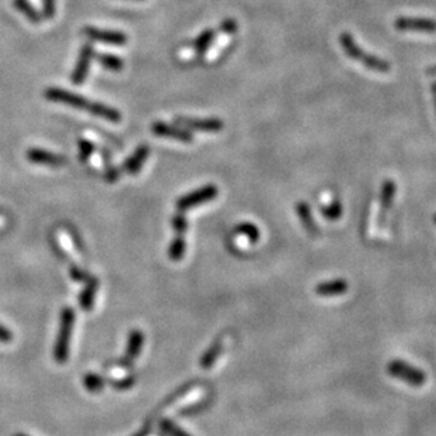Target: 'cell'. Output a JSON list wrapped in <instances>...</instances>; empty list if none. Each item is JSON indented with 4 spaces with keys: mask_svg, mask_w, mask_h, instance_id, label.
<instances>
[{
    "mask_svg": "<svg viewBox=\"0 0 436 436\" xmlns=\"http://www.w3.org/2000/svg\"><path fill=\"white\" fill-rule=\"evenodd\" d=\"M339 43H340L342 50L345 51V54L349 58L363 64L367 69H372L374 72H380V74H387V72L391 71V64L387 60L376 57L373 54H369L361 47H358L350 33H347V31L342 33L339 35Z\"/></svg>",
    "mask_w": 436,
    "mask_h": 436,
    "instance_id": "cell-1",
    "label": "cell"
},
{
    "mask_svg": "<svg viewBox=\"0 0 436 436\" xmlns=\"http://www.w3.org/2000/svg\"><path fill=\"white\" fill-rule=\"evenodd\" d=\"M75 323V312L72 308L65 307L61 311V319H60V331L58 336L54 345V358L60 365H64L69 356V343L72 331H74Z\"/></svg>",
    "mask_w": 436,
    "mask_h": 436,
    "instance_id": "cell-2",
    "label": "cell"
},
{
    "mask_svg": "<svg viewBox=\"0 0 436 436\" xmlns=\"http://www.w3.org/2000/svg\"><path fill=\"white\" fill-rule=\"evenodd\" d=\"M387 373L391 377L403 381L411 387H415V388H419L426 383V374L421 369L410 365V363H407V361L398 360V358L391 360L388 363Z\"/></svg>",
    "mask_w": 436,
    "mask_h": 436,
    "instance_id": "cell-3",
    "label": "cell"
},
{
    "mask_svg": "<svg viewBox=\"0 0 436 436\" xmlns=\"http://www.w3.org/2000/svg\"><path fill=\"white\" fill-rule=\"evenodd\" d=\"M217 195H219V190H217V187L213 184H208L184 197H181L175 205L179 212H185L192 208L212 202Z\"/></svg>",
    "mask_w": 436,
    "mask_h": 436,
    "instance_id": "cell-4",
    "label": "cell"
},
{
    "mask_svg": "<svg viewBox=\"0 0 436 436\" xmlns=\"http://www.w3.org/2000/svg\"><path fill=\"white\" fill-rule=\"evenodd\" d=\"M44 96L50 102L66 105V106L75 107V109H84V111L88 112V113L91 111V106H92V102H93V100H89V99L84 98L82 95L74 93V92L66 91V89L55 88V87H51V88L46 89Z\"/></svg>",
    "mask_w": 436,
    "mask_h": 436,
    "instance_id": "cell-5",
    "label": "cell"
},
{
    "mask_svg": "<svg viewBox=\"0 0 436 436\" xmlns=\"http://www.w3.org/2000/svg\"><path fill=\"white\" fill-rule=\"evenodd\" d=\"M175 125L184 127L190 131H206V133H217L225 129L224 120L219 118H187V116H176L174 119Z\"/></svg>",
    "mask_w": 436,
    "mask_h": 436,
    "instance_id": "cell-6",
    "label": "cell"
},
{
    "mask_svg": "<svg viewBox=\"0 0 436 436\" xmlns=\"http://www.w3.org/2000/svg\"><path fill=\"white\" fill-rule=\"evenodd\" d=\"M85 37H88L91 42L95 43H102L106 46H118L122 47L127 43V35L122 31H115V30H103L98 27H85L82 30Z\"/></svg>",
    "mask_w": 436,
    "mask_h": 436,
    "instance_id": "cell-7",
    "label": "cell"
},
{
    "mask_svg": "<svg viewBox=\"0 0 436 436\" xmlns=\"http://www.w3.org/2000/svg\"><path fill=\"white\" fill-rule=\"evenodd\" d=\"M394 27L399 31L435 34L436 33V20L429 19V17L399 16L394 20Z\"/></svg>",
    "mask_w": 436,
    "mask_h": 436,
    "instance_id": "cell-8",
    "label": "cell"
},
{
    "mask_svg": "<svg viewBox=\"0 0 436 436\" xmlns=\"http://www.w3.org/2000/svg\"><path fill=\"white\" fill-rule=\"evenodd\" d=\"M93 57H95V48H93V46L91 43H87L81 48L77 65H75L74 72H72V75H71L72 84L81 85V84L85 82V80H87V77L89 74V69H91V64H92Z\"/></svg>",
    "mask_w": 436,
    "mask_h": 436,
    "instance_id": "cell-9",
    "label": "cell"
},
{
    "mask_svg": "<svg viewBox=\"0 0 436 436\" xmlns=\"http://www.w3.org/2000/svg\"><path fill=\"white\" fill-rule=\"evenodd\" d=\"M152 131L157 137H164V138H171V140H178L181 143H192L194 141V134L192 131L181 127L178 125H170L165 122H154L152 126Z\"/></svg>",
    "mask_w": 436,
    "mask_h": 436,
    "instance_id": "cell-10",
    "label": "cell"
},
{
    "mask_svg": "<svg viewBox=\"0 0 436 436\" xmlns=\"http://www.w3.org/2000/svg\"><path fill=\"white\" fill-rule=\"evenodd\" d=\"M349 289V282L343 278H336L331 281H323L319 282L315 287V294L318 297L323 298H331V297H340L345 296Z\"/></svg>",
    "mask_w": 436,
    "mask_h": 436,
    "instance_id": "cell-11",
    "label": "cell"
},
{
    "mask_svg": "<svg viewBox=\"0 0 436 436\" xmlns=\"http://www.w3.org/2000/svg\"><path fill=\"white\" fill-rule=\"evenodd\" d=\"M26 157L30 163L50 165L54 168H60L66 163L65 157L55 154V153H51V152H47V150H43V149H30V150H27Z\"/></svg>",
    "mask_w": 436,
    "mask_h": 436,
    "instance_id": "cell-12",
    "label": "cell"
},
{
    "mask_svg": "<svg viewBox=\"0 0 436 436\" xmlns=\"http://www.w3.org/2000/svg\"><path fill=\"white\" fill-rule=\"evenodd\" d=\"M395 194H397V184L392 179H385L381 184V191H380V225L384 224L388 210L394 205Z\"/></svg>",
    "mask_w": 436,
    "mask_h": 436,
    "instance_id": "cell-13",
    "label": "cell"
},
{
    "mask_svg": "<svg viewBox=\"0 0 436 436\" xmlns=\"http://www.w3.org/2000/svg\"><path fill=\"white\" fill-rule=\"evenodd\" d=\"M150 156V147L147 144H141L136 149V152L125 161L122 170L130 175H134L137 172H140V170L143 168V164L147 161Z\"/></svg>",
    "mask_w": 436,
    "mask_h": 436,
    "instance_id": "cell-14",
    "label": "cell"
},
{
    "mask_svg": "<svg viewBox=\"0 0 436 436\" xmlns=\"http://www.w3.org/2000/svg\"><path fill=\"white\" fill-rule=\"evenodd\" d=\"M296 212H297V216L298 219L301 221V225L304 226V229L308 232V235L311 237H318L320 230L315 222V217L312 215V210H311V206L304 202V201H300L296 206Z\"/></svg>",
    "mask_w": 436,
    "mask_h": 436,
    "instance_id": "cell-15",
    "label": "cell"
},
{
    "mask_svg": "<svg viewBox=\"0 0 436 436\" xmlns=\"http://www.w3.org/2000/svg\"><path fill=\"white\" fill-rule=\"evenodd\" d=\"M144 343V335L141 331L134 329L129 334V340H127V347H126V353H125V365L129 366L131 363L137 358V356L141 352Z\"/></svg>",
    "mask_w": 436,
    "mask_h": 436,
    "instance_id": "cell-16",
    "label": "cell"
},
{
    "mask_svg": "<svg viewBox=\"0 0 436 436\" xmlns=\"http://www.w3.org/2000/svg\"><path fill=\"white\" fill-rule=\"evenodd\" d=\"M89 113L96 116V118L111 122V123H119L122 120V113L118 111V109H115L112 106H107V105L100 103V102H92Z\"/></svg>",
    "mask_w": 436,
    "mask_h": 436,
    "instance_id": "cell-17",
    "label": "cell"
},
{
    "mask_svg": "<svg viewBox=\"0 0 436 436\" xmlns=\"http://www.w3.org/2000/svg\"><path fill=\"white\" fill-rule=\"evenodd\" d=\"M224 352V343H222V338H217L206 350L205 353L201 356L199 365L203 370H209L215 366V363L219 358V356Z\"/></svg>",
    "mask_w": 436,
    "mask_h": 436,
    "instance_id": "cell-18",
    "label": "cell"
},
{
    "mask_svg": "<svg viewBox=\"0 0 436 436\" xmlns=\"http://www.w3.org/2000/svg\"><path fill=\"white\" fill-rule=\"evenodd\" d=\"M98 288H99V281L98 278L95 277H91L89 281L87 282V287L81 293L80 296V305L84 311H91L93 308V304H95V297H96V293H98Z\"/></svg>",
    "mask_w": 436,
    "mask_h": 436,
    "instance_id": "cell-19",
    "label": "cell"
},
{
    "mask_svg": "<svg viewBox=\"0 0 436 436\" xmlns=\"http://www.w3.org/2000/svg\"><path fill=\"white\" fill-rule=\"evenodd\" d=\"M233 232L236 235H239V236L246 237L251 244L257 243L260 240V237H262L260 229L254 224H251V222H240L239 225L235 226Z\"/></svg>",
    "mask_w": 436,
    "mask_h": 436,
    "instance_id": "cell-20",
    "label": "cell"
},
{
    "mask_svg": "<svg viewBox=\"0 0 436 436\" xmlns=\"http://www.w3.org/2000/svg\"><path fill=\"white\" fill-rule=\"evenodd\" d=\"M217 33H219L217 30L208 28V30H205L203 33H201L198 35V37L194 42V48H195L198 55H203L205 54V51L212 46V43L217 37Z\"/></svg>",
    "mask_w": 436,
    "mask_h": 436,
    "instance_id": "cell-21",
    "label": "cell"
},
{
    "mask_svg": "<svg viewBox=\"0 0 436 436\" xmlns=\"http://www.w3.org/2000/svg\"><path fill=\"white\" fill-rule=\"evenodd\" d=\"M187 250V242L183 235H176L168 247V257L172 262H181L184 259Z\"/></svg>",
    "mask_w": 436,
    "mask_h": 436,
    "instance_id": "cell-22",
    "label": "cell"
},
{
    "mask_svg": "<svg viewBox=\"0 0 436 436\" xmlns=\"http://www.w3.org/2000/svg\"><path fill=\"white\" fill-rule=\"evenodd\" d=\"M320 215L325 217L326 221H329V222L339 221L343 215V205L338 198H335V199H332V202L329 205H325L320 208Z\"/></svg>",
    "mask_w": 436,
    "mask_h": 436,
    "instance_id": "cell-23",
    "label": "cell"
},
{
    "mask_svg": "<svg viewBox=\"0 0 436 436\" xmlns=\"http://www.w3.org/2000/svg\"><path fill=\"white\" fill-rule=\"evenodd\" d=\"M15 6L16 9L23 13L31 23L34 24H39L42 21V15L37 12V9H35L28 0H15Z\"/></svg>",
    "mask_w": 436,
    "mask_h": 436,
    "instance_id": "cell-24",
    "label": "cell"
},
{
    "mask_svg": "<svg viewBox=\"0 0 436 436\" xmlns=\"http://www.w3.org/2000/svg\"><path fill=\"white\" fill-rule=\"evenodd\" d=\"M98 61L105 69L112 71V72H119L125 66V61L116 55H112V54L102 53L98 55Z\"/></svg>",
    "mask_w": 436,
    "mask_h": 436,
    "instance_id": "cell-25",
    "label": "cell"
},
{
    "mask_svg": "<svg viewBox=\"0 0 436 436\" xmlns=\"http://www.w3.org/2000/svg\"><path fill=\"white\" fill-rule=\"evenodd\" d=\"M160 426L161 429L168 435V436H192L191 433H188L187 430H184L181 426H178L174 421L164 418L160 421Z\"/></svg>",
    "mask_w": 436,
    "mask_h": 436,
    "instance_id": "cell-26",
    "label": "cell"
},
{
    "mask_svg": "<svg viewBox=\"0 0 436 436\" xmlns=\"http://www.w3.org/2000/svg\"><path fill=\"white\" fill-rule=\"evenodd\" d=\"M84 385L92 392H99L105 387V380L100 376L91 373L84 377Z\"/></svg>",
    "mask_w": 436,
    "mask_h": 436,
    "instance_id": "cell-27",
    "label": "cell"
},
{
    "mask_svg": "<svg viewBox=\"0 0 436 436\" xmlns=\"http://www.w3.org/2000/svg\"><path fill=\"white\" fill-rule=\"evenodd\" d=\"M78 149H80V158L82 163H87L93 152H95V144L92 141H89L88 138H80L78 141Z\"/></svg>",
    "mask_w": 436,
    "mask_h": 436,
    "instance_id": "cell-28",
    "label": "cell"
},
{
    "mask_svg": "<svg viewBox=\"0 0 436 436\" xmlns=\"http://www.w3.org/2000/svg\"><path fill=\"white\" fill-rule=\"evenodd\" d=\"M171 226L172 229L175 230L176 235H183L188 230V221L184 213H175L172 216V221H171Z\"/></svg>",
    "mask_w": 436,
    "mask_h": 436,
    "instance_id": "cell-29",
    "label": "cell"
},
{
    "mask_svg": "<svg viewBox=\"0 0 436 436\" xmlns=\"http://www.w3.org/2000/svg\"><path fill=\"white\" fill-rule=\"evenodd\" d=\"M105 158V179L107 183H116V181L120 178V171L112 165V163H109V157L107 154H103Z\"/></svg>",
    "mask_w": 436,
    "mask_h": 436,
    "instance_id": "cell-30",
    "label": "cell"
},
{
    "mask_svg": "<svg viewBox=\"0 0 436 436\" xmlns=\"http://www.w3.org/2000/svg\"><path fill=\"white\" fill-rule=\"evenodd\" d=\"M69 275H71V278L74 280V281H77V282H88L89 281V278L92 277V275H89L87 271H84L81 267H78V266H72L71 267V271H69Z\"/></svg>",
    "mask_w": 436,
    "mask_h": 436,
    "instance_id": "cell-31",
    "label": "cell"
},
{
    "mask_svg": "<svg viewBox=\"0 0 436 436\" xmlns=\"http://www.w3.org/2000/svg\"><path fill=\"white\" fill-rule=\"evenodd\" d=\"M239 28V24L235 19H225L221 26H219V33H225V34H235Z\"/></svg>",
    "mask_w": 436,
    "mask_h": 436,
    "instance_id": "cell-32",
    "label": "cell"
},
{
    "mask_svg": "<svg viewBox=\"0 0 436 436\" xmlns=\"http://www.w3.org/2000/svg\"><path fill=\"white\" fill-rule=\"evenodd\" d=\"M57 0H43V15L46 19H53L55 16Z\"/></svg>",
    "mask_w": 436,
    "mask_h": 436,
    "instance_id": "cell-33",
    "label": "cell"
},
{
    "mask_svg": "<svg viewBox=\"0 0 436 436\" xmlns=\"http://www.w3.org/2000/svg\"><path fill=\"white\" fill-rule=\"evenodd\" d=\"M136 383V377H126L118 381H113V387L118 390H127L130 387H133Z\"/></svg>",
    "mask_w": 436,
    "mask_h": 436,
    "instance_id": "cell-34",
    "label": "cell"
},
{
    "mask_svg": "<svg viewBox=\"0 0 436 436\" xmlns=\"http://www.w3.org/2000/svg\"><path fill=\"white\" fill-rule=\"evenodd\" d=\"M12 339H13L12 332L9 329H6L3 325H0V342L9 343V342H12Z\"/></svg>",
    "mask_w": 436,
    "mask_h": 436,
    "instance_id": "cell-35",
    "label": "cell"
},
{
    "mask_svg": "<svg viewBox=\"0 0 436 436\" xmlns=\"http://www.w3.org/2000/svg\"><path fill=\"white\" fill-rule=\"evenodd\" d=\"M425 74H426L428 77H436V64L428 66L426 71H425Z\"/></svg>",
    "mask_w": 436,
    "mask_h": 436,
    "instance_id": "cell-36",
    "label": "cell"
},
{
    "mask_svg": "<svg viewBox=\"0 0 436 436\" xmlns=\"http://www.w3.org/2000/svg\"><path fill=\"white\" fill-rule=\"evenodd\" d=\"M430 92H432V99H433L435 111H436V81H433V82H432V85H430Z\"/></svg>",
    "mask_w": 436,
    "mask_h": 436,
    "instance_id": "cell-37",
    "label": "cell"
},
{
    "mask_svg": "<svg viewBox=\"0 0 436 436\" xmlns=\"http://www.w3.org/2000/svg\"><path fill=\"white\" fill-rule=\"evenodd\" d=\"M149 432H150V428L147 426V428H143L141 430H138V432H137L136 435H133V436H147Z\"/></svg>",
    "mask_w": 436,
    "mask_h": 436,
    "instance_id": "cell-38",
    "label": "cell"
},
{
    "mask_svg": "<svg viewBox=\"0 0 436 436\" xmlns=\"http://www.w3.org/2000/svg\"><path fill=\"white\" fill-rule=\"evenodd\" d=\"M15 436H27V435H23V433H17V435H15Z\"/></svg>",
    "mask_w": 436,
    "mask_h": 436,
    "instance_id": "cell-39",
    "label": "cell"
},
{
    "mask_svg": "<svg viewBox=\"0 0 436 436\" xmlns=\"http://www.w3.org/2000/svg\"><path fill=\"white\" fill-rule=\"evenodd\" d=\"M433 222H435V225H436V215L433 216Z\"/></svg>",
    "mask_w": 436,
    "mask_h": 436,
    "instance_id": "cell-40",
    "label": "cell"
}]
</instances>
